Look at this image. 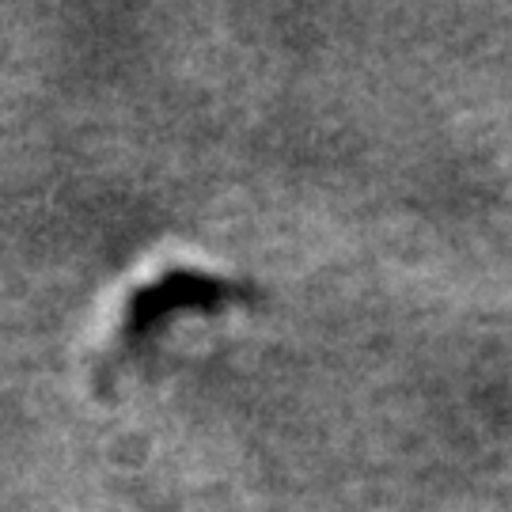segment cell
I'll list each match as a JSON object with an SVG mask.
<instances>
[{"mask_svg":"<svg viewBox=\"0 0 512 512\" xmlns=\"http://www.w3.org/2000/svg\"><path fill=\"white\" fill-rule=\"evenodd\" d=\"M220 300H228V285L213 281L205 274H190V270H175V274L160 277L156 285H148L129 300L126 327L145 330L156 319H164L179 308H217Z\"/></svg>","mask_w":512,"mask_h":512,"instance_id":"cell-1","label":"cell"}]
</instances>
